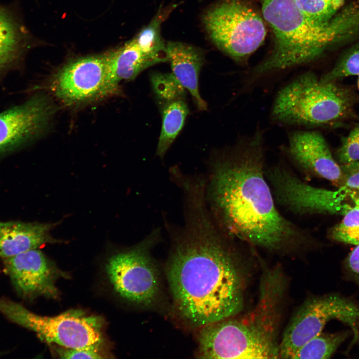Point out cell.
Instances as JSON below:
<instances>
[{"label":"cell","mask_w":359,"mask_h":359,"mask_svg":"<svg viewBox=\"0 0 359 359\" xmlns=\"http://www.w3.org/2000/svg\"><path fill=\"white\" fill-rule=\"evenodd\" d=\"M185 224L167 267L174 309L199 329L244 309L255 248L225 232L211 219L200 192L185 196Z\"/></svg>","instance_id":"cell-1"},{"label":"cell","mask_w":359,"mask_h":359,"mask_svg":"<svg viewBox=\"0 0 359 359\" xmlns=\"http://www.w3.org/2000/svg\"><path fill=\"white\" fill-rule=\"evenodd\" d=\"M265 160L260 130L214 158L207 189L214 220L227 234L254 248L303 256L312 247L313 237L277 209L265 176Z\"/></svg>","instance_id":"cell-2"},{"label":"cell","mask_w":359,"mask_h":359,"mask_svg":"<svg viewBox=\"0 0 359 359\" xmlns=\"http://www.w3.org/2000/svg\"><path fill=\"white\" fill-rule=\"evenodd\" d=\"M288 280L279 265L263 266L255 304L247 311L198 329L202 359H279Z\"/></svg>","instance_id":"cell-3"},{"label":"cell","mask_w":359,"mask_h":359,"mask_svg":"<svg viewBox=\"0 0 359 359\" xmlns=\"http://www.w3.org/2000/svg\"><path fill=\"white\" fill-rule=\"evenodd\" d=\"M263 17L273 30L271 53L257 65L250 82L271 73L309 63L333 42L359 25V14L347 10L335 18L317 21L306 16L295 0H261Z\"/></svg>","instance_id":"cell-4"},{"label":"cell","mask_w":359,"mask_h":359,"mask_svg":"<svg viewBox=\"0 0 359 359\" xmlns=\"http://www.w3.org/2000/svg\"><path fill=\"white\" fill-rule=\"evenodd\" d=\"M355 102L349 89L308 72L280 90L271 117L283 125L337 127L353 115Z\"/></svg>","instance_id":"cell-5"},{"label":"cell","mask_w":359,"mask_h":359,"mask_svg":"<svg viewBox=\"0 0 359 359\" xmlns=\"http://www.w3.org/2000/svg\"><path fill=\"white\" fill-rule=\"evenodd\" d=\"M0 313L11 322L33 332L48 344L70 349H98L102 341L98 319L80 311L42 316L20 303L0 298Z\"/></svg>","instance_id":"cell-6"},{"label":"cell","mask_w":359,"mask_h":359,"mask_svg":"<svg viewBox=\"0 0 359 359\" xmlns=\"http://www.w3.org/2000/svg\"><path fill=\"white\" fill-rule=\"evenodd\" d=\"M338 320L347 324L354 334H359V306L335 294L311 297L297 308L281 336L279 359H293L307 341L322 332L330 321Z\"/></svg>","instance_id":"cell-7"},{"label":"cell","mask_w":359,"mask_h":359,"mask_svg":"<svg viewBox=\"0 0 359 359\" xmlns=\"http://www.w3.org/2000/svg\"><path fill=\"white\" fill-rule=\"evenodd\" d=\"M203 20L214 44L237 61L247 58L266 36L262 18L251 7L237 0L216 5L205 13Z\"/></svg>","instance_id":"cell-8"},{"label":"cell","mask_w":359,"mask_h":359,"mask_svg":"<svg viewBox=\"0 0 359 359\" xmlns=\"http://www.w3.org/2000/svg\"><path fill=\"white\" fill-rule=\"evenodd\" d=\"M159 235L160 232L155 230L135 247L114 255L107 262L111 284L127 301L147 306L159 297V271L150 251Z\"/></svg>","instance_id":"cell-9"},{"label":"cell","mask_w":359,"mask_h":359,"mask_svg":"<svg viewBox=\"0 0 359 359\" xmlns=\"http://www.w3.org/2000/svg\"><path fill=\"white\" fill-rule=\"evenodd\" d=\"M265 176L275 202L294 214L344 215L354 207L347 202L352 190L345 186L337 191L312 186L281 164L265 168Z\"/></svg>","instance_id":"cell-10"},{"label":"cell","mask_w":359,"mask_h":359,"mask_svg":"<svg viewBox=\"0 0 359 359\" xmlns=\"http://www.w3.org/2000/svg\"><path fill=\"white\" fill-rule=\"evenodd\" d=\"M50 89L61 103L71 106L90 104L120 92L111 81L106 54L68 61L53 76Z\"/></svg>","instance_id":"cell-11"},{"label":"cell","mask_w":359,"mask_h":359,"mask_svg":"<svg viewBox=\"0 0 359 359\" xmlns=\"http://www.w3.org/2000/svg\"><path fill=\"white\" fill-rule=\"evenodd\" d=\"M54 112L51 101L37 95L0 113V155L37 138L48 127Z\"/></svg>","instance_id":"cell-12"},{"label":"cell","mask_w":359,"mask_h":359,"mask_svg":"<svg viewBox=\"0 0 359 359\" xmlns=\"http://www.w3.org/2000/svg\"><path fill=\"white\" fill-rule=\"evenodd\" d=\"M2 260L4 271L21 298L58 297L55 282L60 271L39 250H28Z\"/></svg>","instance_id":"cell-13"},{"label":"cell","mask_w":359,"mask_h":359,"mask_svg":"<svg viewBox=\"0 0 359 359\" xmlns=\"http://www.w3.org/2000/svg\"><path fill=\"white\" fill-rule=\"evenodd\" d=\"M287 154L307 174L316 175L336 183L343 180L341 167L334 159L326 140L318 132H292L289 136Z\"/></svg>","instance_id":"cell-14"},{"label":"cell","mask_w":359,"mask_h":359,"mask_svg":"<svg viewBox=\"0 0 359 359\" xmlns=\"http://www.w3.org/2000/svg\"><path fill=\"white\" fill-rule=\"evenodd\" d=\"M60 223L0 221V258L3 259L46 244L60 242L50 234Z\"/></svg>","instance_id":"cell-15"},{"label":"cell","mask_w":359,"mask_h":359,"mask_svg":"<svg viewBox=\"0 0 359 359\" xmlns=\"http://www.w3.org/2000/svg\"><path fill=\"white\" fill-rule=\"evenodd\" d=\"M166 52L172 73L190 93L199 110H205L207 104L198 90V76L204 61L203 53L191 45L179 41L168 42Z\"/></svg>","instance_id":"cell-16"},{"label":"cell","mask_w":359,"mask_h":359,"mask_svg":"<svg viewBox=\"0 0 359 359\" xmlns=\"http://www.w3.org/2000/svg\"><path fill=\"white\" fill-rule=\"evenodd\" d=\"M106 54L111 81L120 91V82L133 80L146 68L160 63L143 51L134 39Z\"/></svg>","instance_id":"cell-17"},{"label":"cell","mask_w":359,"mask_h":359,"mask_svg":"<svg viewBox=\"0 0 359 359\" xmlns=\"http://www.w3.org/2000/svg\"><path fill=\"white\" fill-rule=\"evenodd\" d=\"M27 44L24 28L11 13L0 5V74L19 62Z\"/></svg>","instance_id":"cell-18"},{"label":"cell","mask_w":359,"mask_h":359,"mask_svg":"<svg viewBox=\"0 0 359 359\" xmlns=\"http://www.w3.org/2000/svg\"><path fill=\"white\" fill-rule=\"evenodd\" d=\"M162 126L156 154L163 158L181 130L188 114L184 99H177L162 103Z\"/></svg>","instance_id":"cell-19"},{"label":"cell","mask_w":359,"mask_h":359,"mask_svg":"<svg viewBox=\"0 0 359 359\" xmlns=\"http://www.w3.org/2000/svg\"><path fill=\"white\" fill-rule=\"evenodd\" d=\"M171 9L160 8L151 22L134 38L143 51L157 59L160 63L167 61L166 44L161 35V26Z\"/></svg>","instance_id":"cell-20"},{"label":"cell","mask_w":359,"mask_h":359,"mask_svg":"<svg viewBox=\"0 0 359 359\" xmlns=\"http://www.w3.org/2000/svg\"><path fill=\"white\" fill-rule=\"evenodd\" d=\"M347 333L326 334L322 332L303 345L293 359H329L346 340Z\"/></svg>","instance_id":"cell-21"},{"label":"cell","mask_w":359,"mask_h":359,"mask_svg":"<svg viewBox=\"0 0 359 359\" xmlns=\"http://www.w3.org/2000/svg\"><path fill=\"white\" fill-rule=\"evenodd\" d=\"M154 92L160 104L184 99L185 89L173 73H155L151 78Z\"/></svg>","instance_id":"cell-22"},{"label":"cell","mask_w":359,"mask_h":359,"mask_svg":"<svg viewBox=\"0 0 359 359\" xmlns=\"http://www.w3.org/2000/svg\"><path fill=\"white\" fill-rule=\"evenodd\" d=\"M296 3L308 18L317 21L331 19L343 5L345 0H295Z\"/></svg>","instance_id":"cell-23"},{"label":"cell","mask_w":359,"mask_h":359,"mask_svg":"<svg viewBox=\"0 0 359 359\" xmlns=\"http://www.w3.org/2000/svg\"><path fill=\"white\" fill-rule=\"evenodd\" d=\"M342 221L330 231V236L336 241L359 245V208L354 207L345 214Z\"/></svg>","instance_id":"cell-24"},{"label":"cell","mask_w":359,"mask_h":359,"mask_svg":"<svg viewBox=\"0 0 359 359\" xmlns=\"http://www.w3.org/2000/svg\"><path fill=\"white\" fill-rule=\"evenodd\" d=\"M355 75H359V46L346 53L330 71L320 79L324 82H337Z\"/></svg>","instance_id":"cell-25"},{"label":"cell","mask_w":359,"mask_h":359,"mask_svg":"<svg viewBox=\"0 0 359 359\" xmlns=\"http://www.w3.org/2000/svg\"><path fill=\"white\" fill-rule=\"evenodd\" d=\"M337 157L342 164L359 160V124L343 138Z\"/></svg>","instance_id":"cell-26"},{"label":"cell","mask_w":359,"mask_h":359,"mask_svg":"<svg viewBox=\"0 0 359 359\" xmlns=\"http://www.w3.org/2000/svg\"><path fill=\"white\" fill-rule=\"evenodd\" d=\"M344 186L349 188H359V161L343 164L341 167Z\"/></svg>","instance_id":"cell-27"},{"label":"cell","mask_w":359,"mask_h":359,"mask_svg":"<svg viewBox=\"0 0 359 359\" xmlns=\"http://www.w3.org/2000/svg\"><path fill=\"white\" fill-rule=\"evenodd\" d=\"M62 359H102L103 357L98 352V349H70L64 348L57 350Z\"/></svg>","instance_id":"cell-28"},{"label":"cell","mask_w":359,"mask_h":359,"mask_svg":"<svg viewBox=\"0 0 359 359\" xmlns=\"http://www.w3.org/2000/svg\"><path fill=\"white\" fill-rule=\"evenodd\" d=\"M346 266L349 273L359 282V245L348 256Z\"/></svg>","instance_id":"cell-29"},{"label":"cell","mask_w":359,"mask_h":359,"mask_svg":"<svg viewBox=\"0 0 359 359\" xmlns=\"http://www.w3.org/2000/svg\"><path fill=\"white\" fill-rule=\"evenodd\" d=\"M358 189L359 190V188ZM354 207L359 208V196L357 198L355 201Z\"/></svg>","instance_id":"cell-30"},{"label":"cell","mask_w":359,"mask_h":359,"mask_svg":"<svg viewBox=\"0 0 359 359\" xmlns=\"http://www.w3.org/2000/svg\"><path fill=\"white\" fill-rule=\"evenodd\" d=\"M358 86L359 89V78H358Z\"/></svg>","instance_id":"cell-31"}]
</instances>
